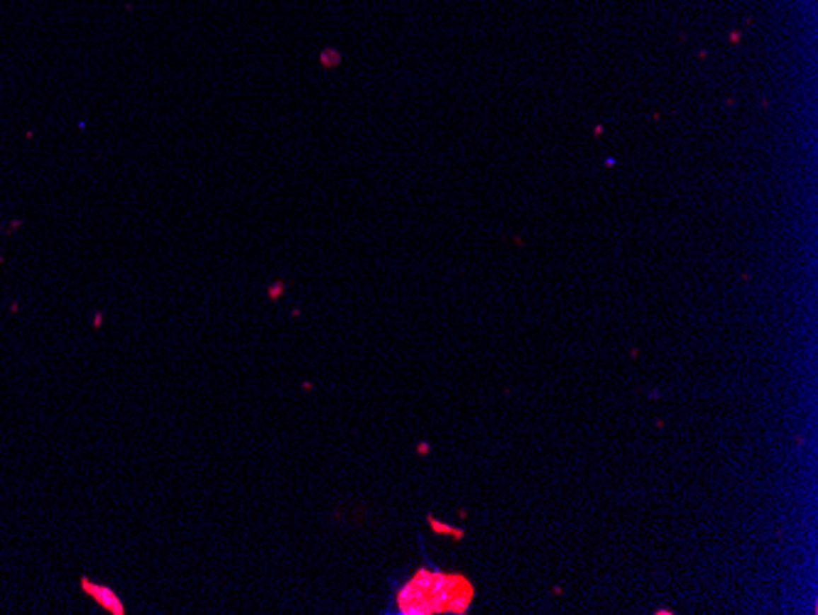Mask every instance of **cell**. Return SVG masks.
Segmentation results:
<instances>
[{
  "label": "cell",
  "mask_w": 818,
  "mask_h": 615,
  "mask_svg": "<svg viewBox=\"0 0 818 615\" xmlns=\"http://www.w3.org/2000/svg\"><path fill=\"white\" fill-rule=\"evenodd\" d=\"M476 598L473 583L461 574L437 569H419L397 593V611L402 615L466 613Z\"/></svg>",
  "instance_id": "obj_1"
},
{
  "label": "cell",
  "mask_w": 818,
  "mask_h": 615,
  "mask_svg": "<svg viewBox=\"0 0 818 615\" xmlns=\"http://www.w3.org/2000/svg\"><path fill=\"white\" fill-rule=\"evenodd\" d=\"M81 586L86 588L88 596H91L96 603H100V606H103L108 613H113V615H123L125 613L123 601L115 596V591H110V588H105V586H93V583L86 581V579L81 581Z\"/></svg>",
  "instance_id": "obj_2"
},
{
  "label": "cell",
  "mask_w": 818,
  "mask_h": 615,
  "mask_svg": "<svg viewBox=\"0 0 818 615\" xmlns=\"http://www.w3.org/2000/svg\"><path fill=\"white\" fill-rule=\"evenodd\" d=\"M427 522H429V527H432L434 532H439V534H449V537H454V539H463V532H461L459 527H451V524L439 522L437 517H429Z\"/></svg>",
  "instance_id": "obj_3"
},
{
  "label": "cell",
  "mask_w": 818,
  "mask_h": 615,
  "mask_svg": "<svg viewBox=\"0 0 818 615\" xmlns=\"http://www.w3.org/2000/svg\"><path fill=\"white\" fill-rule=\"evenodd\" d=\"M427 452H429V444H422V447H419V454L427 456Z\"/></svg>",
  "instance_id": "obj_4"
}]
</instances>
